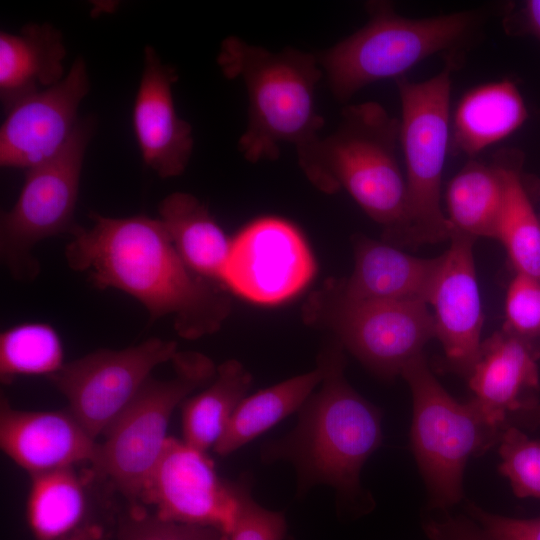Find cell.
Returning a JSON list of instances; mask_svg holds the SVG:
<instances>
[{"label": "cell", "instance_id": "obj_1", "mask_svg": "<svg viewBox=\"0 0 540 540\" xmlns=\"http://www.w3.org/2000/svg\"><path fill=\"white\" fill-rule=\"evenodd\" d=\"M89 216L93 226H79L66 246L70 269L86 273L98 289L130 295L151 321L171 317L184 339L196 340L221 328L231 311L229 291L184 263L160 219Z\"/></svg>", "mask_w": 540, "mask_h": 540}, {"label": "cell", "instance_id": "obj_2", "mask_svg": "<svg viewBox=\"0 0 540 540\" xmlns=\"http://www.w3.org/2000/svg\"><path fill=\"white\" fill-rule=\"evenodd\" d=\"M217 62L229 79H240L248 95V124L238 149L251 163L274 161L282 144L295 148L310 183L315 179L324 118L315 107L323 72L315 54L286 47L278 52L237 36L221 44Z\"/></svg>", "mask_w": 540, "mask_h": 540}, {"label": "cell", "instance_id": "obj_3", "mask_svg": "<svg viewBox=\"0 0 540 540\" xmlns=\"http://www.w3.org/2000/svg\"><path fill=\"white\" fill-rule=\"evenodd\" d=\"M342 349L336 341L322 351L319 391L300 408L295 429L263 455L292 461L303 487L325 483L351 498L359 493L361 468L381 444L382 430L379 411L345 379Z\"/></svg>", "mask_w": 540, "mask_h": 540}, {"label": "cell", "instance_id": "obj_4", "mask_svg": "<svg viewBox=\"0 0 540 540\" xmlns=\"http://www.w3.org/2000/svg\"><path fill=\"white\" fill-rule=\"evenodd\" d=\"M365 7L369 19L363 27L315 54L331 93L340 102L372 83L404 77L433 55L463 58L481 36L490 12L472 9L408 18L389 1H369Z\"/></svg>", "mask_w": 540, "mask_h": 540}, {"label": "cell", "instance_id": "obj_5", "mask_svg": "<svg viewBox=\"0 0 540 540\" xmlns=\"http://www.w3.org/2000/svg\"><path fill=\"white\" fill-rule=\"evenodd\" d=\"M400 120L374 101L344 107L337 128L323 137L312 185L326 194L344 189L383 228V241L403 244L406 182L398 159Z\"/></svg>", "mask_w": 540, "mask_h": 540}, {"label": "cell", "instance_id": "obj_6", "mask_svg": "<svg viewBox=\"0 0 540 540\" xmlns=\"http://www.w3.org/2000/svg\"><path fill=\"white\" fill-rule=\"evenodd\" d=\"M413 397L411 445L432 507L442 510L462 497L463 473L471 456L481 455L506 428L492 421L472 399H453L430 371L423 354L401 374Z\"/></svg>", "mask_w": 540, "mask_h": 540}, {"label": "cell", "instance_id": "obj_7", "mask_svg": "<svg viewBox=\"0 0 540 540\" xmlns=\"http://www.w3.org/2000/svg\"><path fill=\"white\" fill-rule=\"evenodd\" d=\"M462 58L445 59L433 77L395 80L401 103L400 146L405 162L406 228L403 244L450 240L452 227L440 206V186L449 148L452 73Z\"/></svg>", "mask_w": 540, "mask_h": 540}, {"label": "cell", "instance_id": "obj_8", "mask_svg": "<svg viewBox=\"0 0 540 540\" xmlns=\"http://www.w3.org/2000/svg\"><path fill=\"white\" fill-rule=\"evenodd\" d=\"M171 362L175 375L150 377L98 443L94 467L130 500L142 499L175 408L217 373L214 362L199 352L177 351Z\"/></svg>", "mask_w": 540, "mask_h": 540}, {"label": "cell", "instance_id": "obj_9", "mask_svg": "<svg viewBox=\"0 0 540 540\" xmlns=\"http://www.w3.org/2000/svg\"><path fill=\"white\" fill-rule=\"evenodd\" d=\"M304 322L334 334L365 366L384 377L401 374L435 337V321L422 300L351 299L329 279L306 300Z\"/></svg>", "mask_w": 540, "mask_h": 540}, {"label": "cell", "instance_id": "obj_10", "mask_svg": "<svg viewBox=\"0 0 540 540\" xmlns=\"http://www.w3.org/2000/svg\"><path fill=\"white\" fill-rule=\"evenodd\" d=\"M94 123L79 120L63 148L49 160L28 169L14 206L2 213L0 253L11 275L21 281L38 276L32 256L40 241L70 236L80 226L74 220L84 155Z\"/></svg>", "mask_w": 540, "mask_h": 540}, {"label": "cell", "instance_id": "obj_11", "mask_svg": "<svg viewBox=\"0 0 540 540\" xmlns=\"http://www.w3.org/2000/svg\"><path fill=\"white\" fill-rule=\"evenodd\" d=\"M177 343L151 337L123 349H100L65 363L48 378L63 394L69 412L96 439L128 406L151 372L171 361Z\"/></svg>", "mask_w": 540, "mask_h": 540}, {"label": "cell", "instance_id": "obj_12", "mask_svg": "<svg viewBox=\"0 0 540 540\" xmlns=\"http://www.w3.org/2000/svg\"><path fill=\"white\" fill-rule=\"evenodd\" d=\"M316 269L300 230L285 219L267 216L231 238L221 284L249 302L274 306L303 291Z\"/></svg>", "mask_w": 540, "mask_h": 540}, {"label": "cell", "instance_id": "obj_13", "mask_svg": "<svg viewBox=\"0 0 540 540\" xmlns=\"http://www.w3.org/2000/svg\"><path fill=\"white\" fill-rule=\"evenodd\" d=\"M141 500L153 506L161 520L212 527L229 538L237 482L220 479L205 452L168 437Z\"/></svg>", "mask_w": 540, "mask_h": 540}, {"label": "cell", "instance_id": "obj_14", "mask_svg": "<svg viewBox=\"0 0 540 540\" xmlns=\"http://www.w3.org/2000/svg\"><path fill=\"white\" fill-rule=\"evenodd\" d=\"M90 89L85 61L74 60L57 84L15 104L0 129V165L31 169L56 155L72 135Z\"/></svg>", "mask_w": 540, "mask_h": 540}, {"label": "cell", "instance_id": "obj_15", "mask_svg": "<svg viewBox=\"0 0 540 540\" xmlns=\"http://www.w3.org/2000/svg\"><path fill=\"white\" fill-rule=\"evenodd\" d=\"M475 239L453 234L440 256L428 304L434 309L435 337L450 365L469 375L481 350L483 314L473 258Z\"/></svg>", "mask_w": 540, "mask_h": 540}, {"label": "cell", "instance_id": "obj_16", "mask_svg": "<svg viewBox=\"0 0 540 540\" xmlns=\"http://www.w3.org/2000/svg\"><path fill=\"white\" fill-rule=\"evenodd\" d=\"M177 80L176 69L147 45L132 123L145 164L161 178L181 175L194 146L191 125L175 109L172 86Z\"/></svg>", "mask_w": 540, "mask_h": 540}, {"label": "cell", "instance_id": "obj_17", "mask_svg": "<svg viewBox=\"0 0 540 540\" xmlns=\"http://www.w3.org/2000/svg\"><path fill=\"white\" fill-rule=\"evenodd\" d=\"M0 446L19 467L35 476L94 463L98 443L64 411H25L0 402Z\"/></svg>", "mask_w": 540, "mask_h": 540}, {"label": "cell", "instance_id": "obj_18", "mask_svg": "<svg viewBox=\"0 0 540 540\" xmlns=\"http://www.w3.org/2000/svg\"><path fill=\"white\" fill-rule=\"evenodd\" d=\"M354 269L348 278L332 279L351 299L422 300L428 304L440 256L418 258L392 244L356 236Z\"/></svg>", "mask_w": 540, "mask_h": 540}, {"label": "cell", "instance_id": "obj_19", "mask_svg": "<svg viewBox=\"0 0 540 540\" xmlns=\"http://www.w3.org/2000/svg\"><path fill=\"white\" fill-rule=\"evenodd\" d=\"M468 378L475 401L492 421L502 426L509 413L528 407L523 393L539 386L534 354L511 332H497L482 343Z\"/></svg>", "mask_w": 540, "mask_h": 540}, {"label": "cell", "instance_id": "obj_20", "mask_svg": "<svg viewBox=\"0 0 540 540\" xmlns=\"http://www.w3.org/2000/svg\"><path fill=\"white\" fill-rule=\"evenodd\" d=\"M65 56L63 35L49 23H29L18 33L1 31L0 99L5 112L60 82Z\"/></svg>", "mask_w": 540, "mask_h": 540}, {"label": "cell", "instance_id": "obj_21", "mask_svg": "<svg viewBox=\"0 0 540 540\" xmlns=\"http://www.w3.org/2000/svg\"><path fill=\"white\" fill-rule=\"evenodd\" d=\"M527 118L526 104L513 81L478 85L457 105L449 147L457 154L473 157L513 134Z\"/></svg>", "mask_w": 540, "mask_h": 540}, {"label": "cell", "instance_id": "obj_22", "mask_svg": "<svg viewBox=\"0 0 540 540\" xmlns=\"http://www.w3.org/2000/svg\"><path fill=\"white\" fill-rule=\"evenodd\" d=\"M158 211L174 247L196 274L221 284L231 238L194 195L174 192L159 203Z\"/></svg>", "mask_w": 540, "mask_h": 540}, {"label": "cell", "instance_id": "obj_23", "mask_svg": "<svg viewBox=\"0 0 540 540\" xmlns=\"http://www.w3.org/2000/svg\"><path fill=\"white\" fill-rule=\"evenodd\" d=\"M504 199L500 156L491 164L469 160L451 179L446 203L452 235L497 239Z\"/></svg>", "mask_w": 540, "mask_h": 540}, {"label": "cell", "instance_id": "obj_24", "mask_svg": "<svg viewBox=\"0 0 540 540\" xmlns=\"http://www.w3.org/2000/svg\"><path fill=\"white\" fill-rule=\"evenodd\" d=\"M323 369L318 366L257 393L245 397L234 411L222 437L214 446L226 456L252 441L304 405L321 383Z\"/></svg>", "mask_w": 540, "mask_h": 540}, {"label": "cell", "instance_id": "obj_25", "mask_svg": "<svg viewBox=\"0 0 540 540\" xmlns=\"http://www.w3.org/2000/svg\"><path fill=\"white\" fill-rule=\"evenodd\" d=\"M251 383L252 375L238 360L220 364L211 384L182 403L183 441L203 452L214 448Z\"/></svg>", "mask_w": 540, "mask_h": 540}, {"label": "cell", "instance_id": "obj_26", "mask_svg": "<svg viewBox=\"0 0 540 540\" xmlns=\"http://www.w3.org/2000/svg\"><path fill=\"white\" fill-rule=\"evenodd\" d=\"M84 486L73 468L31 476L27 520L37 540H61L80 526L86 513Z\"/></svg>", "mask_w": 540, "mask_h": 540}, {"label": "cell", "instance_id": "obj_27", "mask_svg": "<svg viewBox=\"0 0 540 540\" xmlns=\"http://www.w3.org/2000/svg\"><path fill=\"white\" fill-rule=\"evenodd\" d=\"M504 199L497 239L517 272L540 281V220L519 174L518 155L502 152Z\"/></svg>", "mask_w": 540, "mask_h": 540}, {"label": "cell", "instance_id": "obj_28", "mask_svg": "<svg viewBox=\"0 0 540 540\" xmlns=\"http://www.w3.org/2000/svg\"><path fill=\"white\" fill-rule=\"evenodd\" d=\"M60 335L53 326L27 322L0 335V378L10 383L19 376H51L65 364Z\"/></svg>", "mask_w": 540, "mask_h": 540}, {"label": "cell", "instance_id": "obj_29", "mask_svg": "<svg viewBox=\"0 0 540 540\" xmlns=\"http://www.w3.org/2000/svg\"><path fill=\"white\" fill-rule=\"evenodd\" d=\"M500 472L520 498H540V439L507 426L500 439Z\"/></svg>", "mask_w": 540, "mask_h": 540}, {"label": "cell", "instance_id": "obj_30", "mask_svg": "<svg viewBox=\"0 0 540 540\" xmlns=\"http://www.w3.org/2000/svg\"><path fill=\"white\" fill-rule=\"evenodd\" d=\"M286 520L280 512L260 506L245 480L237 482V507L229 540H283Z\"/></svg>", "mask_w": 540, "mask_h": 540}, {"label": "cell", "instance_id": "obj_31", "mask_svg": "<svg viewBox=\"0 0 540 540\" xmlns=\"http://www.w3.org/2000/svg\"><path fill=\"white\" fill-rule=\"evenodd\" d=\"M116 540H229L221 531L205 526L168 522L135 512L120 528Z\"/></svg>", "mask_w": 540, "mask_h": 540}, {"label": "cell", "instance_id": "obj_32", "mask_svg": "<svg viewBox=\"0 0 540 540\" xmlns=\"http://www.w3.org/2000/svg\"><path fill=\"white\" fill-rule=\"evenodd\" d=\"M505 312L511 331L526 335L540 331V281L517 272L507 291Z\"/></svg>", "mask_w": 540, "mask_h": 540}, {"label": "cell", "instance_id": "obj_33", "mask_svg": "<svg viewBox=\"0 0 540 540\" xmlns=\"http://www.w3.org/2000/svg\"><path fill=\"white\" fill-rule=\"evenodd\" d=\"M470 517L496 540H540V518L518 519L501 516L470 503Z\"/></svg>", "mask_w": 540, "mask_h": 540}, {"label": "cell", "instance_id": "obj_34", "mask_svg": "<svg viewBox=\"0 0 540 540\" xmlns=\"http://www.w3.org/2000/svg\"><path fill=\"white\" fill-rule=\"evenodd\" d=\"M424 531L430 540H496L476 521L463 516L429 520Z\"/></svg>", "mask_w": 540, "mask_h": 540}, {"label": "cell", "instance_id": "obj_35", "mask_svg": "<svg viewBox=\"0 0 540 540\" xmlns=\"http://www.w3.org/2000/svg\"><path fill=\"white\" fill-rule=\"evenodd\" d=\"M504 30L510 35H531L540 42V0L524 1L518 9L507 10Z\"/></svg>", "mask_w": 540, "mask_h": 540}, {"label": "cell", "instance_id": "obj_36", "mask_svg": "<svg viewBox=\"0 0 540 540\" xmlns=\"http://www.w3.org/2000/svg\"><path fill=\"white\" fill-rule=\"evenodd\" d=\"M61 540H104V530L96 523H84Z\"/></svg>", "mask_w": 540, "mask_h": 540}, {"label": "cell", "instance_id": "obj_37", "mask_svg": "<svg viewBox=\"0 0 540 540\" xmlns=\"http://www.w3.org/2000/svg\"><path fill=\"white\" fill-rule=\"evenodd\" d=\"M520 417L523 423L527 425H538L540 424V404L533 405L520 412Z\"/></svg>", "mask_w": 540, "mask_h": 540}]
</instances>
